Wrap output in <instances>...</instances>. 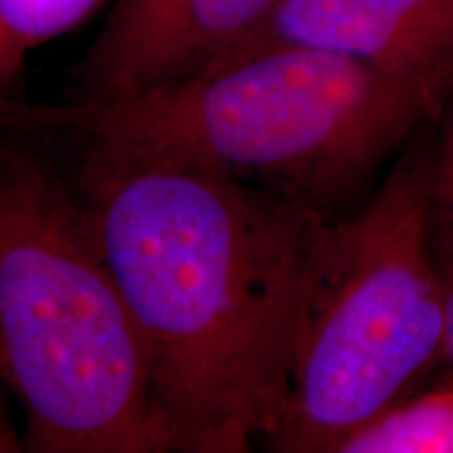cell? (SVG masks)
I'll list each match as a JSON object with an SVG mask.
<instances>
[{
    "label": "cell",
    "instance_id": "30bf717a",
    "mask_svg": "<svg viewBox=\"0 0 453 453\" xmlns=\"http://www.w3.org/2000/svg\"><path fill=\"white\" fill-rule=\"evenodd\" d=\"M434 252L445 296V357L443 367L453 373V223L434 219Z\"/></svg>",
    "mask_w": 453,
    "mask_h": 453
},
{
    "label": "cell",
    "instance_id": "7a4b0ae2",
    "mask_svg": "<svg viewBox=\"0 0 453 453\" xmlns=\"http://www.w3.org/2000/svg\"><path fill=\"white\" fill-rule=\"evenodd\" d=\"M15 110L36 127L81 128L101 160L223 174L327 219L437 122L411 84L304 47L252 50L122 99Z\"/></svg>",
    "mask_w": 453,
    "mask_h": 453
},
{
    "label": "cell",
    "instance_id": "9c48e42d",
    "mask_svg": "<svg viewBox=\"0 0 453 453\" xmlns=\"http://www.w3.org/2000/svg\"><path fill=\"white\" fill-rule=\"evenodd\" d=\"M433 139L434 219L453 223V95L437 120Z\"/></svg>",
    "mask_w": 453,
    "mask_h": 453
},
{
    "label": "cell",
    "instance_id": "277c9868",
    "mask_svg": "<svg viewBox=\"0 0 453 453\" xmlns=\"http://www.w3.org/2000/svg\"><path fill=\"white\" fill-rule=\"evenodd\" d=\"M430 122L353 211L317 240L290 396L267 443L338 453L357 428L443 367Z\"/></svg>",
    "mask_w": 453,
    "mask_h": 453
},
{
    "label": "cell",
    "instance_id": "5b68a950",
    "mask_svg": "<svg viewBox=\"0 0 453 453\" xmlns=\"http://www.w3.org/2000/svg\"><path fill=\"white\" fill-rule=\"evenodd\" d=\"M280 0H113L81 64L82 101H113L223 64Z\"/></svg>",
    "mask_w": 453,
    "mask_h": 453
},
{
    "label": "cell",
    "instance_id": "6da1fadb",
    "mask_svg": "<svg viewBox=\"0 0 453 453\" xmlns=\"http://www.w3.org/2000/svg\"><path fill=\"white\" fill-rule=\"evenodd\" d=\"M78 194L137 327L174 451L267 443L288 407L327 217L223 174L88 154Z\"/></svg>",
    "mask_w": 453,
    "mask_h": 453
},
{
    "label": "cell",
    "instance_id": "ba28073f",
    "mask_svg": "<svg viewBox=\"0 0 453 453\" xmlns=\"http://www.w3.org/2000/svg\"><path fill=\"white\" fill-rule=\"evenodd\" d=\"M104 0H0V72L27 49L87 21Z\"/></svg>",
    "mask_w": 453,
    "mask_h": 453
},
{
    "label": "cell",
    "instance_id": "8fae6325",
    "mask_svg": "<svg viewBox=\"0 0 453 453\" xmlns=\"http://www.w3.org/2000/svg\"><path fill=\"white\" fill-rule=\"evenodd\" d=\"M19 449H24V441L15 437L13 428L9 426L7 418H4V413L0 411V453H13Z\"/></svg>",
    "mask_w": 453,
    "mask_h": 453
},
{
    "label": "cell",
    "instance_id": "8992f818",
    "mask_svg": "<svg viewBox=\"0 0 453 453\" xmlns=\"http://www.w3.org/2000/svg\"><path fill=\"white\" fill-rule=\"evenodd\" d=\"M269 47L376 67L420 90L437 120L453 95V0H280L226 61Z\"/></svg>",
    "mask_w": 453,
    "mask_h": 453
},
{
    "label": "cell",
    "instance_id": "3957f363",
    "mask_svg": "<svg viewBox=\"0 0 453 453\" xmlns=\"http://www.w3.org/2000/svg\"><path fill=\"white\" fill-rule=\"evenodd\" d=\"M0 378L36 453L174 451L78 191L0 99Z\"/></svg>",
    "mask_w": 453,
    "mask_h": 453
},
{
    "label": "cell",
    "instance_id": "52a82bcc",
    "mask_svg": "<svg viewBox=\"0 0 453 453\" xmlns=\"http://www.w3.org/2000/svg\"><path fill=\"white\" fill-rule=\"evenodd\" d=\"M338 453H453V373L399 396L357 428Z\"/></svg>",
    "mask_w": 453,
    "mask_h": 453
}]
</instances>
